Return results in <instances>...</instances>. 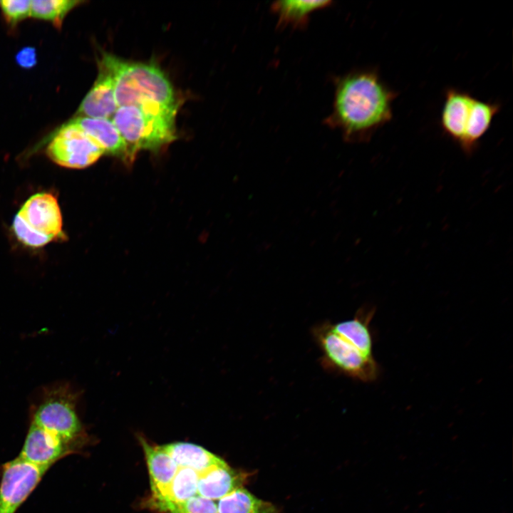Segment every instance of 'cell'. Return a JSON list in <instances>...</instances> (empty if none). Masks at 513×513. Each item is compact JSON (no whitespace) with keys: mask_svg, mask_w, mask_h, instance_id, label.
Returning a JSON list of instances; mask_svg holds the SVG:
<instances>
[{"mask_svg":"<svg viewBox=\"0 0 513 513\" xmlns=\"http://www.w3.org/2000/svg\"><path fill=\"white\" fill-rule=\"evenodd\" d=\"M332 1H276L271 4V11L277 17V27L290 26L294 29L307 27L311 15L329 7Z\"/></svg>","mask_w":513,"mask_h":513,"instance_id":"15","label":"cell"},{"mask_svg":"<svg viewBox=\"0 0 513 513\" xmlns=\"http://www.w3.org/2000/svg\"><path fill=\"white\" fill-rule=\"evenodd\" d=\"M0 6L6 21L9 24H16L30 16L31 1L2 0Z\"/></svg>","mask_w":513,"mask_h":513,"instance_id":"23","label":"cell"},{"mask_svg":"<svg viewBox=\"0 0 513 513\" xmlns=\"http://www.w3.org/2000/svg\"><path fill=\"white\" fill-rule=\"evenodd\" d=\"M150 480L152 499L161 498L167 490L179 467L163 445H152L140 438Z\"/></svg>","mask_w":513,"mask_h":513,"instance_id":"14","label":"cell"},{"mask_svg":"<svg viewBox=\"0 0 513 513\" xmlns=\"http://www.w3.org/2000/svg\"><path fill=\"white\" fill-rule=\"evenodd\" d=\"M11 229L16 239L31 248L42 247L54 239L32 228L18 213L13 219Z\"/></svg>","mask_w":513,"mask_h":513,"instance_id":"22","label":"cell"},{"mask_svg":"<svg viewBox=\"0 0 513 513\" xmlns=\"http://www.w3.org/2000/svg\"><path fill=\"white\" fill-rule=\"evenodd\" d=\"M46 152L58 165L71 169L89 167L104 154L100 147L72 120L58 130L47 145Z\"/></svg>","mask_w":513,"mask_h":513,"instance_id":"6","label":"cell"},{"mask_svg":"<svg viewBox=\"0 0 513 513\" xmlns=\"http://www.w3.org/2000/svg\"><path fill=\"white\" fill-rule=\"evenodd\" d=\"M47 471L19 456L4 463L0 472V513H16Z\"/></svg>","mask_w":513,"mask_h":513,"instance_id":"7","label":"cell"},{"mask_svg":"<svg viewBox=\"0 0 513 513\" xmlns=\"http://www.w3.org/2000/svg\"><path fill=\"white\" fill-rule=\"evenodd\" d=\"M36 56L33 48L27 47L16 55L17 63L24 68H31L36 63Z\"/></svg>","mask_w":513,"mask_h":513,"instance_id":"24","label":"cell"},{"mask_svg":"<svg viewBox=\"0 0 513 513\" xmlns=\"http://www.w3.org/2000/svg\"><path fill=\"white\" fill-rule=\"evenodd\" d=\"M117 109L114 76L110 68L100 58L96 81L82 100L77 116L112 120Z\"/></svg>","mask_w":513,"mask_h":513,"instance_id":"10","label":"cell"},{"mask_svg":"<svg viewBox=\"0 0 513 513\" xmlns=\"http://www.w3.org/2000/svg\"><path fill=\"white\" fill-rule=\"evenodd\" d=\"M18 214L36 231L54 239H63L62 214L54 195L40 192L31 196Z\"/></svg>","mask_w":513,"mask_h":513,"instance_id":"8","label":"cell"},{"mask_svg":"<svg viewBox=\"0 0 513 513\" xmlns=\"http://www.w3.org/2000/svg\"><path fill=\"white\" fill-rule=\"evenodd\" d=\"M475 97L455 88L445 90L440 123L442 132L460 147L463 143Z\"/></svg>","mask_w":513,"mask_h":513,"instance_id":"11","label":"cell"},{"mask_svg":"<svg viewBox=\"0 0 513 513\" xmlns=\"http://www.w3.org/2000/svg\"><path fill=\"white\" fill-rule=\"evenodd\" d=\"M71 120L77 124L104 154L120 157L125 162L133 160L125 142L112 120L76 116Z\"/></svg>","mask_w":513,"mask_h":513,"instance_id":"12","label":"cell"},{"mask_svg":"<svg viewBox=\"0 0 513 513\" xmlns=\"http://www.w3.org/2000/svg\"><path fill=\"white\" fill-rule=\"evenodd\" d=\"M78 393L68 385L46 389L34 408L31 423L62 440L78 452L89 440L76 411Z\"/></svg>","mask_w":513,"mask_h":513,"instance_id":"5","label":"cell"},{"mask_svg":"<svg viewBox=\"0 0 513 513\" xmlns=\"http://www.w3.org/2000/svg\"><path fill=\"white\" fill-rule=\"evenodd\" d=\"M398 93L375 68H357L334 79L332 109L324 123L341 133L348 143L368 142L393 118Z\"/></svg>","mask_w":513,"mask_h":513,"instance_id":"1","label":"cell"},{"mask_svg":"<svg viewBox=\"0 0 513 513\" xmlns=\"http://www.w3.org/2000/svg\"><path fill=\"white\" fill-rule=\"evenodd\" d=\"M500 108V104L497 103L483 101L475 98L465 139L460 147L465 154L471 155L474 152L480 139L489 129Z\"/></svg>","mask_w":513,"mask_h":513,"instance_id":"17","label":"cell"},{"mask_svg":"<svg viewBox=\"0 0 513 513\" xmlns=\"http://www.w3.org/2000/svg\"><path fill=\"white\" fill-rule=\"evenodd\" d=\"M200 475L190 468H179L165 494L152 503H181L197 494Z\"/></svg>","mask_w":513,"mask_h":513,"instance_id":"19","label":"cell"},{"mask_svg":"<svg viewBox=\"0 0 513 513\" xmlns=\"http://www.w3.org/2000/svg\"><path fill=\"white\" fill-rule=\"evenodd\" d=\"M152 505L167 513H217L215 501L198 494L181 503L157 502Z\"/></svg>","mask_w":513,"mask_h":513,"instance_id":"21","label":"cell"},{"mask_svg":"<svg viewBox=\"0 0 513 513\" xmlns=\"http://www.w3.org/2000/svg\"><path fill=\"white\" fill-rule=\"evenodd\" d=\"M217 513H279L271 502L239 487L218 500Z\"/></svg>","mask_w":513,"mask_h":513,"instance_id":"18","label":"cell"},{"mask_svg":"<svg viewBox=\"0 0 513 513\" xmlns=\"http://www.w3.org/2000/svg\"><path fill=\"white\" fill-rule=\"evenodd\" d=\"M101 58L113 72L118 108L143 103L177 108L170 81L155 64L128 62L108 53Z\"/></svg>","mask_w":513,"mask_h":513,"instance_id":"4","label":"cell"},{"mask_svg":"<svg viewBox=\"0 0 513 513\" xmlns=\"http://www.w3.org/2000/svg\"><path fill=\"white\" fill-rule=\"evenodd\" d=\"M375 308L363 306L351 319L323 321L312 328L323 368L362 382L375 380L379 366L373 357L370 324Z\"/></svg>","mask_w":513,"mask_h":513,"instance_id":"2","label":"cell"},{"mask_svg":"<svg viewBox=\"0 0 513 513\" xmlns=\"http://www.w3.org/2000/svg\"><path fill=\"white\" fill-rule=\"evenodd\" d=\"M177 108L155 103L118 108L112 121L133 160L140 150H159L177 139Z\"/></svg>","mask_w":513,"mask_h":513,"instance_id":"3","label":"cell"},{"mask_svg":"<svg viewBox=\"0 0 513 513\" xmlns=\"http://www.w3.org/2000/svg\"><path fill=\"white\" fill-rule=\"evenodd\" d=\"M75 454L62 440L31 423L19 457L40 467L49 470L56 462Z\"/></svg>","mask_w":513,"mask_h":513,"instance_id":"9","label":"cell"},{"mask_svg":"<svg viewBox=\"0 0 513 513\" xmlns=\"http://www.w3.org/2000/svg\"><path fill=\"white\" fill-rule=\"evenodd\" d=\"M179 468H190L199 475L226 463L223 460L195 444L176 442L163 445Z\"/></svg>","mask_w":513,"mask_h":513,"instance_id":"16","label":"cell"},{"mask_svg":"<svg viewBox=\"0 0 513 513\" xmlns=\"http://www.w3.org/2000/svg\"><path fill=\"white\" fill-rule=\"evenodd\" d=\"M82 1L76 0H34L31 1L30 16L51 21L56 26L61 24L65 16Z\"/></svg>","mask_w":513,"mask_h":513,"instance_id":"20","label":"cell"},{"mask_svg":"<svg viewBox=\"0 0 513 513\" xmlns=\"http://www.w3.org/2000/svg\"><path fill=\"white\" fill-rule=\"evenodd\" d=\"M249 474L230 467L227 463L214 466L199 476L197 494L219 500L234 490L242 487Z\"/></svg>","mask_w":513,"mask_h":513,"instance_id":"13","label":"cell"}]
</instances>
